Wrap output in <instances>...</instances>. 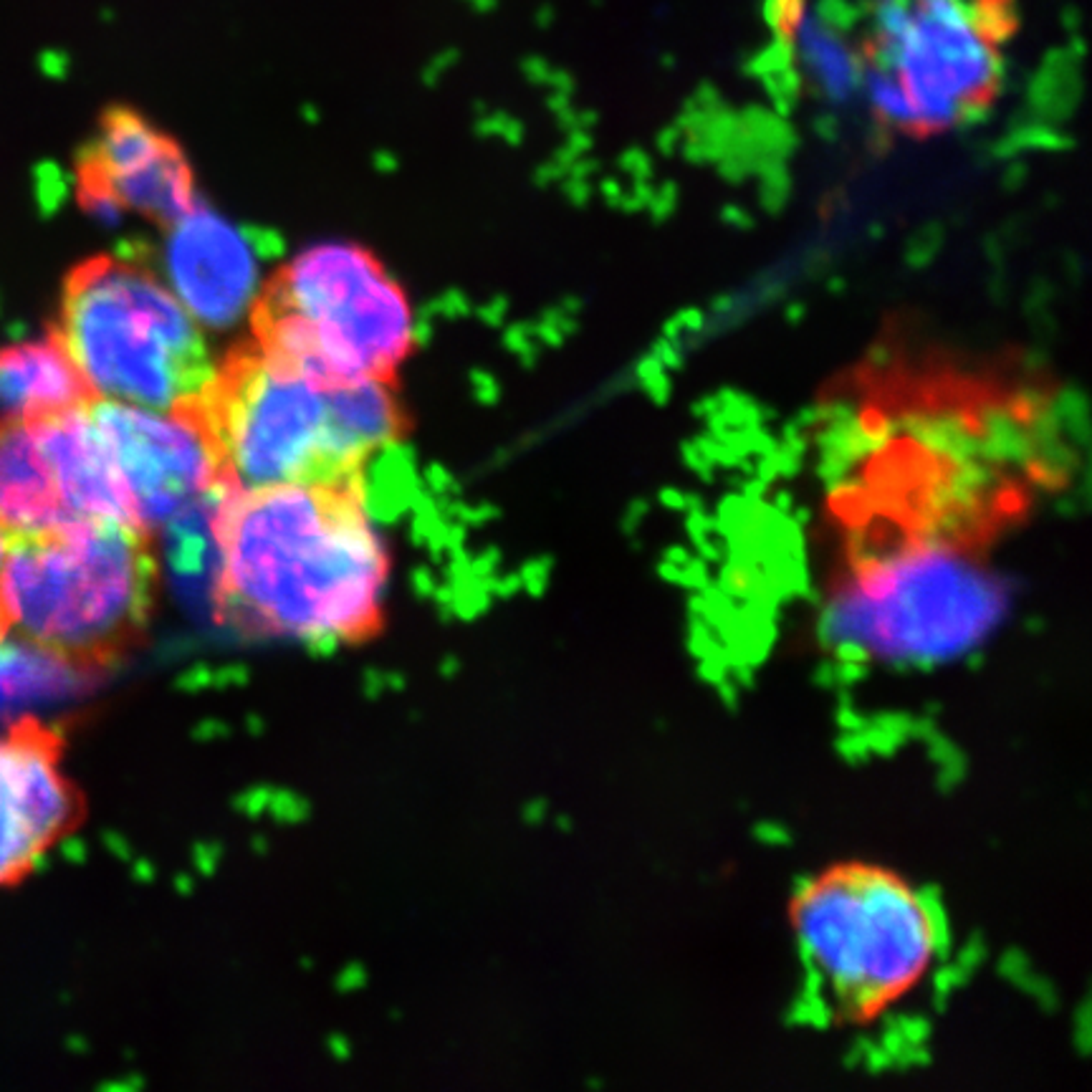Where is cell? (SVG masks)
<instances>
[{"label": "cell", "instance_id": "obj_5", "mask_svg": "<svg viewBox=\"0 0 1092 1092\" xmlns=\"http://www.w3.org/2000/svg\"><path fill=\"white\" fill-rule=\"evenodd\" d=\"M1014 21L1011 0H873L857 96L887 132H951L997 99Z\"/></svg>", "mask_w": 1092, "mask_h": 1092}, {"label": "cell", "instance_id": "obj_3", "mask_svg": "<svg viewBox=\"0 0 1092 1092\" xmlns=\"http://www.w3.org/2000/svg\"><path fill=\"white\" fill-rule=\"evenodd\" d=\"M152 536L102 521H76L11 539L0 597L8 632L73 668L117 658L152 612Z\"/></svg>", "mask_w": 1092, "mask_h": 1092}, {"label": "cell", "instance_id": "obj_2", "mask_svg": "<svg viewBox=\"0 0 1092 1092\" xmlns=\"http://www.w3.org/2000/svg\"><path fill=\"white\" fill-rule=\"evenodd\" d=\"M195 407L238 488L360 478L405 433L392 382L314 380L256 344L228 354Z\"/></svg>", "mask_w": 1092, "mask_h": 1092}, {"label": "cell", "instance_id": "obj_13", "mask_svg": "<svg viewBox=\"0 0 1092 1092\" xmlns=\"http://www.w3.org/2000/svg\"><path fill=\"white\" fill-rule=\"evenodd\" d=\"M76 524L36 420H0V529L8 539Z\"/></svg>", "mask_w": 1092, "mask_h": 1092}, {"label": "cell", "instance_id": "obj_10", "mask_svg": "<svg viewBox=\"0 0 1092 1092\" xmlns=\"http://www.w3.org/2000/svg\"><path fill=\"white\" fill-rule=\"evenodd\" d=\"M79 203L102 223L122 213L173 226L195 207V177L183 147L127 106L106 109L76 167Z\"/></svg>", "mask_w": 1092, "mask_h": 1092}, {"label": "cell", "instance_id": "obj_1", "mask_svg": "<svg viewBox=\"0 0 1092 1092\" xmlns=\"http://www.w3.org/2000/svg\"><path fill=\"white\" fill-rule=\"evenodd\" d=\"M213 615L243 632L357 645L380 632L390 559L360 478L230 485L217 516Z\"/></svg>", "mask_w": 1092, "mask_h": 1092}, {"label": "cell", "instance_id": "obj_7", "mask_svg": "<svg viewBox=\"0 0 1092 1092\" xmlns=\"http://www.w3.org/2000/svg\"><path fill=\"white\" fill-rule=\"evenodd\" d=\"M248 314L258 350L321 382H392L413 350L405 291L351 243L306 248L261 286Z\"/></svg>", "mask_w": 1092, "mask_h": 1092}, {"label": "cell", "instance_id": "obj_9", "mask_svg": "<svg viewBox=\"0 0 1092 1092\" xmlns=\"http://www.w3.org/2000/svg\"><path fill=\"white\" fill-rule=\"evenodd\" d=\"M86 410L134 531L160 534L187 506L217 485L230 484L216 440L195 405L155 410L94 397Z\"/></svg>", "mask_w": 1092, "mask_h": 1092}, {"label": "cell", "instance_id": "obj_14", "mask_svg": "<svg viewBox=\"0 0 1092 1092\" xmlns=\"http://www.w3.org/2000/svg\"><path fill=\"white\" fill-rule=\"evenodd\" d=\"M89 400L92 390L56 331L0 347V420L51 418Z\"/></svg>", "mask_w": 1092, "mask_h": 1092}, {"label": "cell", "instance_id": "obj_6", "mask_svg": "<svg viewBox=\"0 0 1092 1092\" xmlns=\"http://www.w3.org/2000/svg\"><path fill=\"white\" fill-rule=\"evenodd\" d=\"M56 337L94 397L190 407L213 377L197 319L142 263L96 256L63 281Z\"/></svg>", "mask_w": 1092, "mask_h": 1092}, {"label": "cell", "instance_id": "obj_8", "mask_svg": "<svg viewBox=\"0 0 1092 1092\" xmlns=\"http://www.w3.org/2000/svg\"><path fill=\"white\" fill-rule=\"evenodd\" d=\"M1004 607V587L951 539H890L855 546L830 602V628L847 648L930 663L979 642Z\"/></svg>", "mask_w": 1092, "mask_h": 1092}, {"label": "cell", "instance_id": "obj_4", "mask_svg": "<svg viewBox=\"0 0 1092 1092\" xmlns=\"http://www.w3.org/2000/svg\"><path fill=\"white\" fill-rule=\"evenodd\" d=\"M807 976L845 1021H873L928 979L943 948L926 893L893 870L863 863L812 877L792 903Z\"/></svg>", "mask_w": 1092, "mask_h": 1092}, {"label": "cell", "instance_id": "obj_15", "mask_svg": "<svg viewBox=\"0 0 1092 1092\" xmlns=\"http://www.w3.org/2000/svg\"><path fill=\"white\" fill-rule=\"evenodd\" d=\"M11 539L0 529V574H3V562H6V552H8ZM8 635V622H6V612H3V597H0V640Z\"/></svg>", "mask_w": 1092, "mask_h": 1092}, {"label": "cell", "instance_id": "obj_11", "mask_svg": "<svg viewBox=\"0 0 1092 1092\" xmlns=\"http://www.w3.org/2000/svg\"><path fill=\"white\" fill-rule=\"evenodd\" d=\"M61 756V739L39 721L0 733V887L21 883L79 822Z\"/></svg>", "mask_w": 1092, "mask_h": 1092}, {"label": "cell", "instance_id": "obj_12", "mask_svg": "<svg viewBox=\"0 0 1092 1092\" xmlns=\"http://www.w3.org/2000/svg\"><path fill=\"white\" fill-rule=\"evenodd\" d=\"M165 230L170 289L200 327H230L251 311L261 284L243 230L200 203Z\"/></svg>", "mask_w": 1092, "mask_h": 1092}]
</instances>
